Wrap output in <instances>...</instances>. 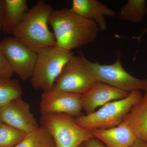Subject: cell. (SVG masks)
Returning <instances> with one entry per match:
<instances>
[{
  "mask_svg": "<svg viewBox=\"0 0 147 147\" xmlns=\"http://www.w3.org/2000/svg\"><path fill=\"white\" fill-rule=\"evenodd\" d=\"M48 24L53 28L56 46L69 51L93 42L99 30L94 21L79 16L70 8L53 9Z\"/></svg>",
  "mask_w": 147,
  "mask_h": 147,
  "instance_id": "6da1fadb",
  "label": "cell"
},
{
  "mask_svg": "<svg viewBox=\"0 0 147 147\" xmlns=\"http://www.w3.org/2000/svg\"><path fill=\"white\" fill-rule=\"evenodd\" d=\"M53 10L49 4L38 1L13 32V36L36 53L42 48L56 46L55 35L48 27Z\"/></svg>",
  "mask_w": 147,
  "mask_h": 147,
  "instance_id": "7a4b0ae2",
  "label": "cell"
},
{
  "mask_svg": "<svg viewBox=\"0 0 147 147\" xmlns=\"http://www.w3.org/2000/svg\"><path fill=\"white\" fill-rule=\"evenodd\" d=\"M143 97L141 90L132 91L126 97L108 102L91 114L76 117L75 121L80 126L91 131L115 127L122 122Z\"/></svg>",
  "mask_w": 147,
  "mask_h": 147,
  "instance_id": "3957f363",
  "label": "cell"
},
{
  "mask_svg": "<svg viewBox=\"0 0 147 147\" xmlns=\"http://www.w3.org/2000/svg\"><path fill=\"white\" fill-rule=\"evenodd\" d=\"M36 54V62L30 80L35 89L47 91L53 88L56 79L74 55L71 51L56 45L42 48Z\"/></svg>",
  "mask_w": 147,
  "mask_h": 147,
  "instance_id": "277c9868",
  "label": "cell"
},
{
  "mask_svg": "<svg viewBox=\"0 0 147 147\" xmlns=\"http://www.w3.org/2000/svg\"><path fill=\"white\" fill-rule=\"evenodd\" d=\"M40 124L49 131L57 147H79L94 138L91 131L80 126L74 117L67 114L41 115Z\"/></svg>",
  "mask_w": 147,
  "mask_h": 147,
  "instance_id": "5b68a950",
  "label": "cell"
},
{
  "mask_svg": "<svg viewBox=\"0 0 147 147\" xmlns=\"http://www.w3.org/2000/svg\"><path fill=\"white\" fill-rule=\"evenodd\" d=\"M83 54L74 55L55 81L53 88L61 91L83 94L97 82Z\"/></svg>",
  "mask_w": 147,
  "mask_h": 147,
  "instance_id": "8992f818",
  "label": "cell"
},
{
  "mask_svg": "<svg viewBox=\"0 0 147 147\" xmlns=\"http://www.w3.org/2000/svg\"><path fill=\"white\" fill-rule=\"evenodd\" d=\"M120 54L117 53V60L112 64L102 65L89 61L90 67L96 81L128 92L145 90L147 79H138L128 73L122 65Z\"/></svg>",
  "mask_w": 147,
  "mask_h": 147,
  "instance_id": "52a82bcc",
  "label": "cell"
},
{
  "mask_svg": "<svg viewBox=\"0 0 147 147\" xmlns=\"http://www.w3.org/2000/svg\"><path fill=\"white\" fill-rule=\"evenodd\" d=\"M0 44L13 73L23 81L30 79L36 62V53L13 36L4 38Z\"/></svg>",
  "mask_w": 147,
  "mask_h": 147,
  "instance_id": "ba28073f",
  "label": "cell"
},
{
  "mask_svg": "<svg viewBox=\"0 0 147 147\" xmlns=\"http://www.w3.org/2000/svg\"><path fill=\"white\" fill-rule=\"evenodd\" d=\"M82 94L67 92L53 88L41 95L40 112L41 115L63 113L72 117L81 115L83 110Z\"/></svg>",
  "mask_w": 147,
  "mask_h": 147,
  "instance_id": "9c48e42d",
  "label": "cell"
},
{
  "mask_svg": "<svg viewBox=\"0 0 147 147\" xmlns=\"http://www.w3.org/2000/svg\"><path fill=\"white\" fill-rule=\"evenodd\" d=\"M0 121L27 134L39 127L30 104L21 97L0 107Z\"/></svg>",
  "mask_w": 147,
  "mask_h": 147,
  "instance_id": "30bf717a",
  "label": "cell"
},
{
  "mask_svg": "<svg viewBox=\"0 0 147 147\" xmlns=\"http://www.w3.org/2000/svg\"><path fill=\"white\" fill-rule=\"evenodd\" d=\"M129 93L97 82L90 90L82 94L83 110L86 112V115L91 114L96 111L98 107L126 97Z\"/></svg>",
  "mask_w": 147,
  "mask_h": 147,
  "instance_id": "8fae6325",
  "label": "cell"
},
{
  "mask_svg": "<svg viewBox=\"0 0 147 147\" xmlns=\"http://www.w3.org/2000/svg\"><path fill=\"white\" fill-rule=\"evenodd\" d=\"M70 9L79 16L94 21L102 31L107 28L105 17L116 15L114 10L96 0H73Z\"/></svg>",
  "mask_w": 147,
  "mask_h": 147,
  "instance_id": "7c38bea8",
  "label": "cell"
},
{
  "mask_svg": "<svg viewBox=\"0 0 147 147\" xmlns=\"http://www.w3.org/2000/svg\"><path fill=\"white\" fill-rule=\"evenodd\" d=\"M91 131L94 137L106 147H130L137 139L130 128L123 123L112 128Z\"/></svg>",
  "mask_w": 147,
  "mask_h": 147,
  "instance_id": "4fadbf2b",
  "label": "cell"
},
{
  "mask_svg": "<svg viewBox=\"0 0 147 147\" xmlns=\"http://www.w3.org/2000/svg\"><path fill=\"white\" fill-rule=\"evenodd\" d=\"M4 15L1 30L5 34L13 35L29 9L26 0H5Z\"/></svg>",
  "mask_w": 147,
  "mask_h": 147,
  "instance_id": "5bb4252c",
  "label": "cell"
},
{
  "mask_svg": "<svg viewBox=\"0 0 147 147\" xmlns=\"http://www.w3.org/2000/svg\"><path fill=\"white\" fill-rule=\"evenodd\" d=\"M121 123L130 128L137 139L147 142V98L145 95Z\"/></svg>",
  "mask_w": 147,
  "mask_h": 147,
  "instance_id": "9a60e30c",
  "label": "cell"
},
{
  "mask_svg": "<svg viewBox=\"0 0 147 147\" xmlns=\"http://www.w3.org/2000/svg\"><path fill=\"white\" fill-rule=\"evenodd\" d=\"M147 13V4L145 0H128L120 9L119 18L122 21L139 23Z\"/></svg>",
  "mask_w": 147,
  "mask_h": 147,
  "instance_id": "2e32d148",
  "label": "cell"
},
{
  "mask_svg": "<svg viewBox=\"0 0 147 147\" xmlns=\"http://www.w3.org/2000/svg\"><path fill=\"white\" fill-rule=\"evenodd\" d=\"M13 147H57L54 139L45 127L39 126L27 134L25 138Z\"/></svg>",
  "mask_w": 147,
  "mask_h": 147,
  "instance_id": "e0dca14e",
  "label": "cell"
},
{
  "mask_svg": "<svg viewBox=\"0 0 147 147\" xmlns=\"http://www.w3.org/2000/svg\"><path fill=\"white\" fill-rule=\"evenodd\" d=\"M23 94L20 83L16 79L0 78V107L21 97Z\"/></svg>",
  "mask_w": 147,
  "mask_h": 147,
  "instance_id": "ac0fdd59",
  "label": "cell"
},
{
  "mask_svg": "<svg viewBox=\"0 0 147 147\" xmlns=\"http://www.w3.org/2000/svg\"><path fill=\"white\" fill-rule=\"evenodd\" d=\"M27 133L0 121V147H13L25 138Z\"/></svg>",
  "mask_w": 147,
  "mask_h": 147,
  "instance_id": "d6986e66",
  "label": "cell"
},
{
  "mask_svg": "<svg viewBox=\"0 0 147 147\" xmlns=\"http://www.w3.org/2000/svg\"><path fill=\"white\" fill-rule=\"evenodd\" d=\"M14 74L3 53L0 44V78L10 79Z\"/></svg>",
  "mask_w": 147,
  "mask_h": 147,
  "instance_id": "ffe728a7",
  "label": "cell"
},
{
  "mask_svg": "<svg viewBox=\"0 0 147 147\" xmlns=\"http://www.w3.org/2000/svg\"><path fill=\"white\" fill-rule=\"evenodd\" d=\"M84 144L86 147H106L100 141L94 137L85 142Z\"/></svg>",
  "mask_w": 147,
  "mask_h": 147,
  "instance_id": "44dd1931",
  "label": "cell"
},
{
  "mask_svg": "<svg viewBox=\"0 0 147 147\" xmlns=\"http://www.w3.org/2000/svg\"><path fill=\"white\" fill-rule=\"evenodd\" d=\"M5 0H0V29L1 30L5 12Z\"/></svg>",
  "mask_w": 147,
  "mask_h": 147,
  "instance_id": "7402d4cb",
  "label": "cell"
},
{
  "mask_svg": "<svg viewBox=\"0 0 147 147\" xmlns=\"http://www.w3.org/2000/svg\"><path fill=\"white\" fill-rule=\"evenodd\" d=\"M130 147H147V142L141 139H137Z\"/></svg>",
  "mask_w": 147,
  "mask_h": 147,
  "instance_id": "603a6c76",
  "label": "cell"
},
{
  "mask_svg": "<svg viewBox=\"0 0 147 147\" xmlns=\"http://www.w3.org/2000/svg\"><path fill=\"white\" fill-rule=\"evenodd\" d=\"M146 32H147V27L145 29V30L144 31V32H143V33H142V34L140 35L138 38H137V39H139V40H140L141 39V37H142V35H143Z\"/></svg>",
  "mask_w": 147,
  "mask_h": 147,
  "instance_id": "cb8c5ba5",
  "label": "cell"
},
{
  "mask_svg": "<svg viewBox=\"0 0 147 147\" xmlns=\"http://www.w3.org/2000/svg\"><path fill=\"white\" fill-rule=\"evenodd\" d=\"M79 147H86V145H85V144H84V143H83V144H82V145H81V146H80Z\"/></svg>",
  "mask_w": 147,
  "mask_h": 147,
  "instance_id": "d4e9b609",
  "label": "cell"
},
{
  "mask_svg": "<svg viewBox=\"0 0 147 147\" xmlns=\"http://www.w3.org/2000/svg\"><path fill=\"white\" fill-rule=\"evenodd\" d=\"M145 91H146V94H145L147 95V86L146 87V90H145Z\"/></svg>",
  "mask_w": 147,
  "mask_h": 147,
  "instance_id": "484cf974",
  "label": "cell"
},
{
  "mask_svg": "<svg viewBox=\"0 0 147 147\" xmlns=\"http://www.w3.org/2000/svg\"><path fill=\"white\" fill-rule=\"evenodd\" d=\"M145 96H146V97H147V95H146V94H145Z\"/></svg>",
  "mask_w": 147,
  "mask_h": 147,
  "instance_id": "4316f807",
  "label": "cell"
},
{
  "mask_svg": "<svg viewBox=\"0 0 147 147\" xmlns=\"http://www.w3.org/2000/svg\"><path fill=\"white\" fill-rule=\"evenodd\" d=\"M1 29H0V32H1Z\"/></svg>",
  "mask_w": 147,
  "mask_h": 147,
  "instance_id": "83f0119b",
  "label": "cell"
}]
</instances>
